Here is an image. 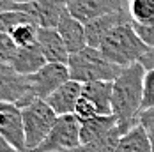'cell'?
<instances>
[{
    "label": "cell",
    "instance_id": "5b68a950",
    "mask_svg": "<svg viewBox=\"0 0 154 152\" xmlns=\"http://www.w3.org/2000/svg\"><path fill=\"white\" fill-rule=\"evenodd\" d=\"M82 145L80 141V120L75 113L59 115L48 136L30 152H67Z\"/></svg>",
    "mask_w": 154,
    "mask_h": 152
},
{
    "label": "cell",
    "instance_id": "5bb4252c",
    "mask_svg": "<svg viewBox=\"0 0 154 152\" xmlns=\"http://www.w3.org/2000/svg\"><path fill=\"white\" fill-rule=\"evenodd\" d=\"M57 30L64 39V44L67 48L69 53H76L80 50H83L87 44V34H85V23H82L80 20L73 18L67 14L57 27Z\"/></svg>",
    "mask_w": 154,
    "mask_h": 152
},
{
    "label": "cell",
    "instance_id": "f1b7e54d",
    "mask_svg": "<svg viewBox=\"0 0 154 152\" xmlns=\"http://www.w3.org/2000/svg\"><path fill=\"white\" fill-rule=\"evenodd\" d=\"M27 2H37V0H0V7H5L9 4H27Z\"/></svg>",
    "mask_w": 154,
    "mask_h": 152
},
{
    "label": "cell",
    "instance_id": "4316f807",
    "mask_svg": "<svg viewBox=\"0 0 154 152\" xmlns=\"http://www.w3.org/2000/svg\"><path fill=\"white\" fill-rule=\"evenodd\" d=\"M140 124H143V127L147 129L149 138H151V147L154 152V119H145V120H140Z\"/></svg>",
    "mask_w": 154,
    "mask_h": 152
},
{
    "label": "cell",
    "instance_id": "d6986e66",
    "mask_svg": "<svg viewBox=\"0 0 154 152\" xmlns=\"http://www.w3.org/2000/svg\"><path fill=\"white\" fill-rule=\"evenodd\" d=\"M122 136L119 127L112 129L106 136L99 138V140H94V141H89V143H82L78 145L76 149H71L67 152H115V147H117V141L119 138Z\"/></svg>",
    "mask_w": 154,
    "mask_h": 152
},
{
    "label": "cell",
    "instance_id": "52a82bcc",
    "mask_svg": "<svg viewBox=\"0 0 154 152\" xmlns=\"http://www.w3.org/2000/svg\"><path fill=\"white\" fill-rule=\"evenodd\" d=\"M67 4L69 0H37V2H27V4H9L0 9H18L29 14L39 27L57 29L59 23L69 14Z\"/></svg>",
    "mask_w": 154,
    "mask_h": 152
},
{
    "label": "cell",
    "instance_id": "83f0119b",
    "mask_svg": "<svg viewBox=\"0 0 154 152\" xmlns=\"http://www.w3.org/2000/svg\"><path fill=\"white\" fill-rule=\"evenodd\" d=\"M0 152H20L18 149H14L4 136H0Z\"/></svg>",
    "mask_w": 154,
    "mask_h": 152
},
{
    "label": "cell",
    "instance_id": "d4e9b609",
    "mask_svg": "<svg viewBox=\"0 0 154 152\" xmlns=\"http://www.w3.org/2000/svg\"><path fill=\"white\" fill-rule=\"evenodd\" d=\"M75 115H76L78 120L82 122V120H89V119L97 117L99 111H97V108H96V105H94L92 101H89L87 97L80 96V99H78V103H76V108H75Z\"/></svg>",
    "mask_w": 154,
    "mask_h": 152
},
{
    "label": "cell",
    "instance_id": "f546056e",
    "mask_svg": "<svg viewBox=\"0 0 154 152\" xmlns=\"http://www.w3.org/2000/svg\"><path fill=\"white\" fill-rule=\"evenodd\" d=\"M145 119H154V108L145 110V111H142V113H140V120H145Z\"/></svg>",
    "mask_w": 154,
    "mask_h": 152
},
{
    "label": "cell",
    "instance_id": "2e32d148",
    "mask_svg": "<svg viewBox=\"0 0 154 152\" xmlns=\"http://www.w3.org/2000/svg\"><path fill=\"white\" fill-rule=\"evenodd\" d=\"M113 81H89L82 83V96L92 101L99 115H112Z\"/></svg>",
    "mask_w": 154,
    "mask_h": 152
},
{
    "label": "cell",
    "instance_id": "9c48e42d",
    "mask_svg": "<svg viewBox=\"0 0 154 152\" xmlns=\"http://www.w3.org/2000/svg\"><path fill=\"white\" fill-rule=\"evenodd\" d=\"M0 136H4L20 152H27L23 113L14 103L0 101Z\"/></svg>",
    "mask_w": 154,
    "mask_h": 152
},
{
    "label": "cell",
    "instance_id": "4fadbf2b",
    "mask_svg": "<svg viewBox=\"0 0 154 152\" xmlns=\"http://www.w3.org/2000/svg\"><path fill=\"white\" fill-rule=\"evenodd\" d=\"M80 96H82V83L75 80H67L53 94H50L45 101L53 108L57 115H71L75 113Z\"/></svg>",
    "mask_w": 154,
    "mask_h": 152
},
{
    "label": "cell",
    "instance_id": "7402d4cb",
    "mask_svg": "<svg viewBox=\"0 0 154 152\" xmlns=\"http://www.w3.org/2000/svg\"><path fill=\"white\" fill-rule=\"evenodd\" d=\"M23 21H34V20L18 9H0V32L9 34L16 25L23 23Z\"/></svg>",
    "mask_w": 154,
    "mask_h": 152
},
{
    "label": "cell",
    "instance_id": "30bf717a",
    "mask_svg": "<svg viewBox=\"0 0 154 152\" xmlns=\"http://www.w3.org/2000/svg\"><path fill=\"white\" fill-rule=\"evenodd\" d=\"M67 9L73 18L80 20L82 23H89L99 16L122 11L124 5L122 0H69Z\"/></svg>",
    "mask_w": 154,
    "mask_h": 152
},
{
    "label": "cell",
    "instance_id": "ffe728a7",
    "mask_svg": "<svg viewBox=\"0 0 154 152\" xmlns=\"http://www.w3.org/2000/svg\"><path fill=\"white\" fill-rule=\"evenodd\" d=\"M128 11L133 23L140 25L154 23V0H129Z\"/></svg>",
    "mask_w": 154,
    "mask_h": 152
},
{
    "label": "cell",
    "instance_id": "4dcf8cb0",
    "mask_svg": "<svg viewBox=\"0 0 154 152\" xmlns=\"http://www.w3.org/2000/svg\"><path fill=\"white\" fill-rule=\"evenodd\" d=\"M128 2H129V0H128Z\"/></svg>",
    "mask_w": 154,
    "mask_h": 152
},
{
    "label": "cell",
    "instance_id": "8992f818",
    "mask_svg": "<svg viewBox=\"0 0 154 152\" xmlns=\"http://www.w3.org/2000/svg\"><path fill=\"white\" fill-rule=\"evenodd\" d=\"M35 99L37 97L29 76L20 74L11 64H0V101L14 103L16 106L25 108Z\"/></svg>",
    "mask_w": 154,
    "mask_h": 152
},
{
    "label": "cell",
    "instance_id": "8fae6325",
    "mask_svg": "<svg viewBox=\"0 0 154 152\" xmlns=\"http://www.w3.org/2000/svg\"><path fill=\"white\" fill-rule=\"evenodd\" d=\"M126 21H131V16L129 11H115V13H110V14L99 16L92 21L85 23V34H87V44L92 46V48H99L101 41L106 37L110 32L113 30L117 25L126 23Z\"/></svg>",
    "mask_w": 154,
    "mask_h": 152
},
{
    "label": "cell",
    "instance_id": "484cf974",
    "mask_svg": "<svg viewBox=\"0 0 154 152\" xmlns=\"http://www.w3.org/2000/svg\"><path fill=\"white\" fill-rule=\"evenodd\" d=\"M135 29L138 32V35L142 37V41L149 48H154V23L151 25H140V23H133Z\"/></svg>",
    "mask_w": 154,
    "mask_h": 152
},
{
    "label": "cell",
    "instance_id": "603a6c76",
    "mask_svg": "<svg viewBox=\"0 0 154 152\" xmlns=\"http://www.w3.org/2000/svg\"><path fill=\"white\" fill-rule=\"evenodd\" d=\"M154 108V67L147 69L143 76V99H142V111ZM140 111V113H142Z\"/></svg>",
    "mask_w": 154,
    "mask_h": 152
},
{
    "label": "cell",
    "instance_id": "e0dca14e",
    "mask_svg": "<svg viewBox=\"0 0 154 152\" xmlns=\"http://www.w3.org/2000/svg\"><path fill=\"white\" fill-rule=\"evenodd\" d=\"M117 127V119L113 115H97L94 119L80 122V141L89 143L106 136L112 129Z\"/></svg>",
    "mask_w": 154,
    "mask_h": 152
},
{
    "label": "cell",
    "instance_id": "ba28073f",
    "mask_svg": "<svg viewBox=\"0 0 154 152\" xmlns=\"http://www.w3.org/2000/svg\"><path fill=\"white\" fill-rule=\"evenodd\" d=\"M67 80H71L69 67L66 64H55V62H46L37 73L29 74V81L37 99H46Z\"/></svg>",
    "mask_w": 154,
    "mask_h": 152
},
{
    "label": "cell",
    "instance_id": "7c38bea8",
    "mask_svg": "<svg viewBox=\"0 0 154 152\" xmlns=\"http://www.w3.org/2000/svg\"><path fill=\"white\" fill-rule=\"evenodd\" d=\"M37 44L41 48L43 55L48 62H55V64H66L69 62V51L64 44V39L57 29H46V27H39L37 32Z\"/></svg>",
    "mask_w": 154,
    "mask_h": 152
},
{
    "label": "cell",
    "instance_id": "277c9868",
    "mask_svg": "<svg viewBox=\"0 0 154 152\" xmlns=\"http://www.w3.org/2000/svg\"><path fill=\"white\" fill-rule=\"evenodd\" d=\"M21 113H23L27 152H30L48 136V133L55 126L59 115L53 111V108L45 99H35L32 105L21 108Z\"/></svg>",
    "mask_w": 154,
    "mask_h": 152
},
{
    "label": "cell",
    "instance_id": "9a60e30c",
    "mask_svg": "<svg viewBox=\"0 0 154 152\" xmlns=\"http://www.w3.org/2000/svg\"><path fill=\"white\" fill-rule=\"evenodd\" d=\"M46 62L48 60L45 59L39 44L35 43V44H32V46H18V51H16L11 65L14 67V71H18L20 74L29 76V74L37 73Z\"/></svg>",
    "mask_w": 154,
    "mask_h": 152
},
{
    "label": "cell",
    "instance_id": "3957f363",
    "mask_svg": "<svg viewBox=\"0 0 154 152\" xmlns=\"http://www.w3.org/2000/svg\"><path fill=\"white\" fill-rule=\"evenodd\" d=\"M69 76L71 80L80 83L89 81H115L122 73V67L117 64H112L101 53L99 48L85 46L76 53L69 55Z\"/></svg>",
    "mask_w": 154,
    "mask_h": 152
},
{
    "label": "cell",
    "instance_id": "cb8c5ba5",
    "mask_svg": "<svg viewBox=\"0 0 154 152\" xmlns=\"http://www.w3.org/2000/svg\"><path fill=\"white\" fill-rule=\"evenodd\" d=\"M18 46L13 37L5 32H0V64H11L14 59Z\"/></svg>",
    "mask_w": 154,
    "mask_h": 152
},
{
    "label": "cell",
    "instance_id": "7a4b0ae2",
    "mask_svg": "<svg viewBox=\"0 0 154 152\" xmlns=\"http://www.w3.org/2000/svg\"><path fill=\"white\" fill-rule=\"evenodd\" d=\"M99 50L112 64L128 67L135 62L142 60V57L151 48L142 41V37L138 35V32L133 25V20H131V21L117 25L101 41Z\"/></svg>",
    "mask_w": 154,
    "mask_h": 152
},
{
    "label": "cell",
    "instance_id": "44dd1931",
    "mask_svg": "<svg viewBox=\"0 0 154 152\" xmlns=\"http://www.w3.org/2000/svg\"><path fill=\"white\" fill-rule=\"evenodd\" d=\"M37 32L39 25L34 21H23L20 25H16L13 30L9 32V35L13 37L16 46H32L37 43Z\"/></svg>",
    "mask_w": 154,
    "mask_h": 152
},
{
    "label": "cell",
    "instance_id": "6da1fadb",
    "mask_svg": "<svg viewBox=\"0 0 154 152\" xmlns=\"http://www.w3.org/2000/svg\"><path fill=\"white\" fill-rule=\"evenodd\" d=\"M145 71L147 69L140 62H135L128 67H122V73L113 81L112 115L117 119L121 135L128 133L135 124L140 122Z\"/></svg>",
    "mask_w": 154,
    "mask_h": 152
},
{
    "label": "cell",
    "instance_id": "ac0fdd59",
    "mask_svg": "<svg viewBox=\"0 0 154 152\" xmlns=\"http://www.w3.org/2000/svg\"><path fill=\"white\" fill-rule=\"evenodd\" d=\"M115 152H152L151 138L143 124H135L128 133L119 138Z\"/></svg>",
    "mask_w": 154,
    "mask_h": 152
}]
</instances>
